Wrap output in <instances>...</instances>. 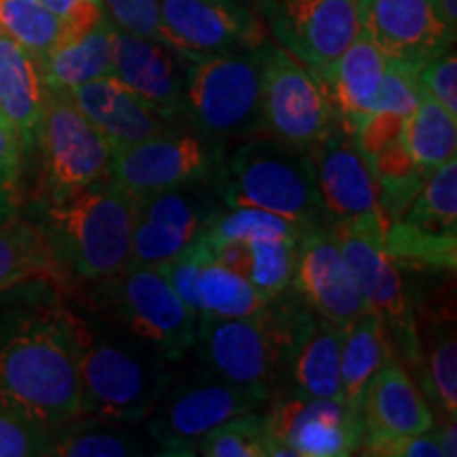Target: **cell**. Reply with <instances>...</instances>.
Returning <instances> with one entry per match:
<instances>
[{"label": "cell", "mask_w": 457, "mask_h": 457, "mask_svg": "<svg viewBox=\"0 0 457 457\" xmlns=\"http://www.w3.org/2000/svg\"><path fill=\"white\" fill-rule=\"evenodd\" d=\"M100 284L102 310L114 328L179 364L195 347L199 318L157 267H123Z\"/></svg>", "instance_id": "obj_7"}, {"label": "cell", "mask_w": 457, "mask_h": 457, "mask_svg": "<svg viewBox=\"0 0 457 457\" xmlns=\"http://www.w3.org/2000/svg\"><path fill=\"white\" fill-rule=\"evenodd\" d=\"M51 430L0 411V457L49 455Z\"/></svg>", "instance_id": "obj_42"}, {"label": "cell", "mask_w": 457, "mask_h": 457, "mask_svg": "<svg viewBox=\"0 0 457 457\" xmlns=\"http://www.w3.org/2000/svg\"><path fill=\"white\" fill-rule=\"evenodd\" d=\"M445 17L451 26H457V0H438Z\"/></svg>", "instance_id": "obj_48"}, {"label": "cell", "mask_w": 457, "mask_h": 457, "mask_svg": "<svg viewBox=\"0 0 457 457\" xmlns=\"http://www.w3.org/2000/svg\"><path fill=\"white\" fill-rule=\"evenodd\" d=\"M421 94L436 100L445 111L457 117V57L445 51L443 55L434 57L420 68L417 72Z\"/></svg>", "instance_id": "obj_44"}, {"label": "cell", "mask_w": 457, "mask_h": 457, "mask_svg": "<svg viewBox=\"0 0 457 457\" xmlns=\"http://www.w3.org/2000/svg\"><path fill=\"white\" fill-rule=\"evenodd\" d=\"M197 295L199 318L205 320L242 318L261 310L265 303L271 301L261 295L244 276L216 261L210 250L202 262V270H199Z\"/></svg>", "instance_id": "obj_33"}, {"label": "cell", "mask_w": 457, "mask_h": 457, "mask_svg": "<svg viewBox=\"0 0 457 457\" xmlns=\"http://www.w3.org/2000/svg\"><path fill=\"white\" fill-rule=\"evenodd\" d=\"M225 157V140L193 128H174L136 145L112 148L108 180L140 202L159 193L212 185Z\"/></svg>", "instance_id": "obj_8"}, {"label": "cell", "mask_w": 457, "mask_h": 457, "mask_svg": "<svg viewBox=\"0 0 457 457\" xmlns=\"http://www.w3.org/2000/svg\"><path fill=\"white\" fill-rule=\"evenodd\" d=\"M290 288L318 318L341 327L369 312L330 227L303 233Z\"/></svg>", "instance_id": "obj_18"}, {"label": "cell", "mask_w": 457, "mask_h": 457, "mask_svg": "<svg viewBox=\"0 0 457 457\" xmlns=\"http://www.w3.org/2000/svg\"><path fill=\"white\" fill-rule=\"evenodd\" d=\"M60 270L41 228L30 220H0V293L30 279H57Z\"/></svg>", "instance_id": "obj_30"}, {"label": "cell", "mask_w": 457, "mask_h": 457, "mask_svg": "<svg viewBox=\"0 0 457 457\" xmlns=\"http://www.w3.org/2000/svg\"><path fill=\"white\" fill-rule=\"evenodd\" d=\"M47 85L41 64L0 30V114L7 119L20 140L24 159L34 153Z\"/></svg>", "instance_id": "obj_23"}, {"label": "cell", "mask_w": 457, "mask_h": 457, "mask_svg": "<svg viewBox=\"0 0 457 457\" xmlns=\"http://www.w3.org/2000/svg\"><path fill=\"white\" fill-rule=\"evenodd\" d=\"M41 3L47 7L51 13H55L60 20H64L77 9H81L83 4H87L89 0H41Z\"/></svg>", "instance_id": "obj_47"}, {"label": "cell", "mask_w": 457, "mask_h": 457, "mask_svg": "<svg viewBox=\"0 0 457 457\" xmlns=\"http://www.w3.org/2000/svg\"><path fill=\"white\" fill-rule=\"evenodd\" d=\"M34 153L41 157V195L60 202L108 180L112 146L77 106L68 89H49Z\"/></svg>", "instance_id": "obj_10"}, {"label": "cell", "mask_w": 457, "mask_h": 457, "mask_svg": "<svg viewBox=\"0 0 457 457\" xmlns=\"http://www.w3.org/2000/svg\"><path fill=\"white\" fill-rule=\"evenodd\" d=\"M360 449L364 455L381 457H445L432 430L390 438H370V441H364Z\"/></svg>", "instance_id": "obj_45"}, {"label": "cell", "mask_w": 457, "mask_h": 457, "mask_svg": "<svg viewBox=\"0 0 457 457\" xmlns=\"http://www.w3.org/2000/svg\"><path fill=\"white\" fill-rule=\"evenodd\" d=\"M60 28V17L41 0H0V30L20 43L38 64L55 49Z\"/></svg>", "instance_id": "obj_34"}, {"label": "cell", "mask_w": 457, "mask_h": 457, "mask_svg": "<svg viewBox=\"0 0 457 457\" xmlns=\"http://www.w3.org/2000/svg\"><path fill=\"white\" fill-rule=\"evenodd\" d=\"M68 91L81 112L104 134L112 148L136 145L179 128V123L159 114L112 74Z\"/></svg>", "instance_id": "obj_21"}, {"label": "cell", "mask_w": 457, "mask_h": 457, "mask_svg": "<svg viewBox=\"0 0 457 457\" xmlns=\"http://www.w3.org/2000/svg\"><path fill=\"white\" fill-rule=\"evenodd\" d=\"M386 66L387 57L384 51L360 30L324 79L337 119L352 134H356L360 123L373 112V102Z\"/></svg>", "instance_id": "obj_24"}, {"label": "cell", "mask_w": 457, "mask_h": 457, "mask_svg": "<svg viewBox=\"0 0 457 457\" xmlns=\"http://www.w3.org/2000/svg\"><path fill=\"white\" fill-rule=\"evenodd\" d=\"M151 438L131 430L125 421L89 415V420H74L51 428L49 455L62 457H125L153 453Z\"/></svg>", "instance_id": "obj_27"}, {"label": "cell", "mask_w": 457, "mask_h": 457, "mask_svg": "<svg viewBox=\"0 0 457 457\" xmlns=\"http://www.w3.org/2000/svg\"><path fill=\"white\" fill-rule=\"evenodd\" d=\"M318 316L299 295L284 290L254 313L227 320H197V356L210 373L233 384L271 392L288 373L296 350L316 327Z\"/></svg>", "instance_id": "obj_3"}, {"label": "cell", "mask_w": 457, "mask_h": 457, "mask_svg": "<svg viewBox=\"0 0 457 457\" xmlns=\"http://www.w3.org/2000/svg\"><path fill=\"white\" fill-rule=\"evenodd\" d=\"M119 30L159 41V0H102Z\"/></svg>", "instance_id": "obj_43"}, {"label": "cell", "mask_w": 457, "mask_h": 457, "mask_svg": "<svg viewBox=\"0 0 457 457\" xmlns=\"http://www.w3.org/2000/svg\"><path fill=\"white\" fill-rule=\"evenodd\" d=\"M265 45L193 60L182 121L220 140L265 131L261 112Z\"/></svg>", "instance_id": "obj_6"}, {"label": "cell", "mask_w": 457, "mask_h": 457, "mask_svg": "<svg viewBox=\"0 0 457 457\" xmlns=\"http://www.w3.org/2000/svg\"><path fill=\"white\" fill-rule=\"evenodd\" d=\"M384 250L396 265L428 271H455L457 231H434L398 219L387 222Z\"/></svg>", "instance_id": "obj_32"}, {"label": "cell", "mask_w": 457, "mask_h": 457, "mask_svg": "<svg viewBox=\"0 0 457 457\" xmlns=\"http://www.w3.org/2000/svg\"><path fill=\"white\" fill-rule=\"evenodd\" d=\"M219 205L214 182L140 199L125 267H159L174 259L202 237Z\"/></svg>", "instance_id": "obj_16"}, {"label": "cell", "mask_w": 457, "mask_h": 457, "mask_svg": "<svg viewBox=\"0 0 457 457\" xmlns=\"http://www.w3.org/2000/svg\"><path fill=\"white\" fill-rule=\"evenodd\" d=\"M114 30L117 28L106 15L85 37L51 51L41 64L45 85L49 89H74L112 74Z\"/></svg>", "instance_id": "obj_29"}, {"label": "cell", "mask_w": 457, "mask_h": 457, "mask_svg": "<svg viewBox=\"0 0 457 457\" xmlns=\"http://www.w3.org/2000/svg\"><path fill=\"white\" fill-rule=\"evenodd\" d=\"M265 417L271 457H345L364 441L358 409L345 400L305 396L295 387L278 392Z\"/></svg>", "instance_id": "obj_13"}, {"label": "cell", "mask_w": 457, "mask_h": 457, "mask_svg": "<svg viewBox=\"0 0 457 457\" xmlns=\"http://www.w3.org/2000/svg\"><path fill=\"white\" fill-rule=\"evenodd\" d=\"M386 227L384 216L330 225L369 312L381 318L390 341L396 343L403 356L417 362L420 341L415 316L396 262L384 250Z\"/></svg>", "instance_id": "obj_12"}, {"label": "cell", "mask_w": 457, "mask_h": 457, "mask_svg": "<svg viewBox=\"0 0 457 457\" xmlns=\"http://www.w3.org/2000/svg\"><path fill=\"white\" fill-rule=\"evenodd\" d=\"M195 453L205 457H271L267 417L250 411L222 421L199 438Z\"/></svg>", "instance_id": "obj_37"}, {"label": "cell", "mask_w": 457, "mask_h": 457, "mask_svg": "<svg viewBox=\"0 0 457 457\" xmlns=\"http://www.w3.org/2000/svg\"><path fill=\"white\" fill-rule=\"evenodd\" d=\"M299 242L301 239L293 237H267L248 242H205V245L216 261L244 276L267 299H273L293 284Z\"/></svg>", "instance_id": "obj_25"}, {"label": "cell", "mask_w": 457, "mask_h": 457, "mask_svg": "<svg viewBox=\"0 0 457 457\" xmlns=\"http://www.w3.org/2000/svg\"><path fill=\"white\" fill-rule=\"evenodd\" d=\"M0 411L49 430L83 415L71 312L32 313L0 341Z\"/></svg>", "instance_id": "obj_1"}, {"label": "cell", "mask_w": 457, "mask_h": 457, "mask_svg": "<svg viewBox=\"0 0 457 457\" xmlns=\"http://www.w3.org/2000/svg\"><path fill=\"white\" fill-rule=\"evenodd\" d=\"M208 254V245L202 237L197 242H193L187 250H182L180 254H176L174 259H170L163 265H159L157 270L163 273L168 279L174 293L180 296V301L191 310L193 316L199 318V295H197V278L199 270H202V262Z\"/></svg>", "instance_id": "obj_41"}, {"label": "cell", "mask_w": 457, "mask_h": 457, "mask_svg": "<svg viewBox=\"0 0 457 457\" xmlns=\"http://www.w3.org/2000/svg\"><path fill=\"white\" fill-rule=\"evenodd\" d=\"M417 72H420V68L403 64V62L396 60H387L386 72L381 77L379 89H377L373 102V112L390 111L409 117L421 98Z\"/></svg>", "instance_id": "obj_40"}, {"label": "cell", "mask_w": 457, "mask_h": 457, "mask_svg": "<svg viewBox=\"0 0 457 457\" xmlns=\"http://www.w3.org/2000/svg\"><path fill=\"white\" fill-rule=\"evenodd\" d=\"M400 220L434 228L457 231V159H449L428 176L424 187L407 205Z\"/></svg>", "instance_id": "obj_36"}, {"label": "cell", "mask_w": 457, "mask_h": 457, "mask_svg": "<svg viewBox=\"0 0 457 457\" xmlns=\"http://www.w3.org/2000/svg\"><path fill=\"white\" fill-rule=\"evenodd\" d=\"M345 327L318 318L316 327L296 350L288 373L296 392L313 398L343 400L341 341Z\"/></svg>", "instance_id": "obj_28"}, {"label": "cell", "mask_w": 457, "mask_h": 457, "mask_svg": "<svg viewBox=\"0 0 457 457\" xmlns=\"http://www.w3.org/2000/svg\"><path fill=\"white\" fill-rule=\"evenodd\" d=\"M259 9L279 47L322 79L360 32L358 0H259Z\"/></svg>", "instance_id": "obj_14"}, {"label": "cell", "mask_w": 457, "mask_h": 457, "mask_svg": "<svg viewBox=\"0 0 457 457\" xmlns=\"http://www.w3.org/2000/svg\"><path fill=\"white\" fill-rule=\"evenodd\" d=\"M214 188L227 208L267 210L307 231L330 227L310 153L273 136L248 140L225 157Z\"/></svg>", "instance_id": "obj_5"}, {"label": "cell", "mask_w": 457, "mask_h": 457, "mask_svg": "<svg viewBox=\"0 0 457 457\" xmlns=\"http://www.w3.org/2000/svg\"><path fill=\"white\" fill-rule=\"evenodd\" d=\"M138 199L111 180L60 202L37 199L32 222L41 228L60 276L100 282L128 265Z\"/></svg>", "instance_id": "obj_2"}, {"label": "cell", "mask_w": 457, "mask_h": 457, "mask_svg": "<svg viewBox=\"0 0 457 457\" xmlns=\"http://www.w3.org/2000/svg\"><path fill=\"white\" fill-rule=\"evenodd\" d=\"M358 24L387 60L421 68L449 51L455 26L438 0H358Z\"/></svg>", "instance_id": "obj_17"}, {"label": "cell", "mask_w": 457, "mask_h": 457, "mask_svg": "<svg viewBox=\"0 0 457 457\" xmlns=\"http://www.w3.org/2000/svg\"><path fill=\"white\" fill-rule=\"evenodd\" d=\"M261 112L267 136L307 153L339 123L324 79L273 43L265 45Z\"/></svg>", "instance_id": "obj_11"}, {"label": "cell", "mask_w": 457, "mask_h": 457, "mask_svg": "<svg viewBox=\"0 0 457 457\" xmlns=\"http://www.w3.org/2000/svg\"><path fill=\"white\" fill-rule=\"evenodd\" d=\"M310 157L330 225L384 216L373 171L352 131L337 123L312 148Z\"/></svg>", "instance_id": "obj_19"}, {"label": "cell", "mask_w": 457, "mask_h": 457, "mask_svg": "<svg viewBox=\"0 0 457 457\" xmlns=\"http://www.w3.org/2000/svg\"><path fill=\"white\" fill-rule=\"evenodd\" d=\"M430 390L445 415L457 420V341L453 320H445L434 330L430 352Z\"/></svg>", "instance_id": "obj_38"}, {"label": "cell", "mask_w": 457, "mask_h": 457, "mask_svg": "<svg viewBox=\"0 0 457 457\" xmlns=\"http://www.w3.org/2000/svg\"><path fill=\"white\" fill-rule=\"evenodd\" d=\"M392 341L386 324L375 313L345 324L341 341V392L343 400L360 411L370 379L394 360Z\"/></svg>", "instance_id": "obj_26"}, {"label": "cell", "mask_w": 457, "mask_h": 457, "mask_svg": "<svg viewBox=\"0 0 457 457\" xmlns=\"http://www.w3.org/2000/svg\"><path fill=\"white\" fill-rule=\"evenodd\" d=\"M432 434L436 438L438 445H441L445 457H455L457 455V426L455 420H449L441 426L434 424L432 426Z\"/></svg>", "instance_id": "obj_46"}, {"label": "cell", "mask_w": 457, "mask_h": 457, "mask_svg": "<svg viewBox=\"0 0 457 457\" xmlns=\"http://www.w3.org/2000/svg\"><path fill=\"white\" fill-rule=\"evenodd\" d=\"M24 151L15 131L0 114V220L15 219L21 204Z\"/></svg>", "instance_id": "obj_39"}, {"label": "cell", "mask_w": 457, "mask_h": 457, "mask_svg": "<svg viewBox=\"0 0 457 457\" xmlns=\"http://www.w3.org/2000/svg\"><path fill=\"white\" fill-rule=\"evenodd\" d=\"M188 64L191 60L162 41L114 30L112 77L174 123L185 111Z\"/></svg>", "instance_id": "obj_20"}, {"label": "cell", "mask_w": 457, "mask_h": 457, "mask_svg": "<svg viewBox=\"0 0 457 457\" xmlns=\"http://www.w3.org/2000/svg\"><path fill=\"white\" fill-rule=\"evenodd\" d=\"M159 41L193 62L261 47L265 32L242 0H159Z\"/></svg>", "instance_id": "obj_15"}, {"label": "cell", "mask_w": 457, "mask_h": 457, "mask_svg": "<svg viewBox=\"0 0 457 457\" xmlns=\"http://www.w3.org/2000/svg\"><path fill=\"white\" fill-rule=\"evenodd\" d=\"M364 441L432 430L434 415L403 364H386L364 390L360 403ZM362 441V443H364Z\"/></svg>", "instance_id": "obj_22"}, {"label": "cell", "mask_w": 457, "mask_h": 457, "mask_svg": "<svg viewBox=\"0 0 457 457\" xmlns=\"http://www.w3.org/2000/svg\"><path fill=\"white\" fill-rule=\"evenodd\" d=\"M307 233L299 222L284 219V216L267 212L261 208H227L219 205L210 219L208 227L204 228L202 237L205 242H248V239H267V237H293L301 239Z\"/></svg>", "instance_id": "obj_35"}, {"label": "cell", "mask_w": 457, "mask_h": 457, "mask_svg": "<svg viewBox=\"0 0 457 457\" xmlns=\"http://www.w3.org/2000/svg\"><path fill=\"white\" fill-rule=\"evenodd\" d=\"M411 159L424 174H432L457 153V117L421 94L420 104L404 121L403 134Z\"/></svg>", "instance_id": "obj_31"}, {"label": "cell", "mask_w": 457, "mask_h": 457, "mask_svg": "<svg viewBox=\"0 0 457 457\" xmlns=\"http://www.w3.org/2000/svg\"><path fill=\"white\" fill-rule=\"evenodd\" d=\"M271 392L261 386L233 384L199 369L174 381L146 417V436L162 455H195L199 438L231 417L259 411Z\"/></svg>", "instance_id": "obj_9"}, {"label": "cell", "mask_w": 457, "mask_h": 457, "mask_svg": "<svg viewBox=\"0 0 457 457\" xmlns=\"http://www.w3.org/2000/svg\"><path fill=\"white\" fill-rule=\"evenodd\" d=\"M72 316L83 415L140 424L179 379V362L123 330L96 328Z\"/></svg>", "instance_id": "obj_4"}]
</instances>
